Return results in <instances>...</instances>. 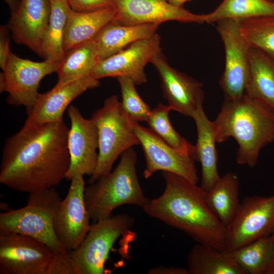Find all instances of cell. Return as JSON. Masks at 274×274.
<instances>
[{"instance_id": "6da1fadb", "label": "cell", "mask_w": 274, "mask_h": 274, "mask_svg": "<svg viewBox=\"0 0 274 274\" xmlns=\"http://www.w3.org/2000/svg\"><path fill=\"white\" fill-rule=\"evenodd\" d=\"M68 132L63 119L44 124L24 123L5 141L0 183L29 194L55 187L65 179L70 166Z\"/></svg>"}, {"instance_id": "7a4b0ae2", "label": "cell", "mask_w": 274, "mask_h": 274, "mask_svg": "<svg viewBox=\"0 0 274 274\" xmlns=\"http://www.w3.org/2000/svg\"><path fill=\"white\" fill-rule=\"evenodd\" d=\"M163 192L143 208L149 216L179 229L197 243L227 252L226 227L208 203L206 192L182 177L162 172Z\"/></svg>"}, {"instance_id": "3957f363", "label": "cell", "mask_w": 274, "mask_h": 274, "mask_svg": "<svg viewBox=\"0 0 274 274\" xmlns=\"http://www.w3.org/2000/svg\"><path fill=\"white\" fill-rule=\"evenodd\" d=\"M212 122L217 143L231 137L236 141V160L240 165L256 166L260 150L274 141V112L245 93L224 99Z\"/></svg>"}, {"instance_id": "277c9868", "label": "cell", "mask_w": 274, "mask_h": 274, "mask_svg": "<svg viewBox=\"0 0 274 274\" xmlns=\"http://www.w3.org/2000/svg\"><path fill=\"white\" fill-rule=\"evenodd\" d=\"M137 154L130 148L122 154L115 168L85 188L84 198L92 223L112 216L124 204L142 207L150 199L143 193L136 170Z\"/></svg>"}, {"instance_id": "5b68a950", "label": "cell", "mask_w": 274, "mask_h": 274, "mask_svg": "<svg viewBox=\"0 0 274 274\" xmlns=\"http://www.w3.org/2000/svg\"><path fill=\"white\" fill-rule=\"evenodd\" d=\"M0 274H80L68 254L16 233L0 234Z\"/></svg>"}, {"instance_id": "8992f818", "label": "cell", "mask_w": 274, "mask_h": 274, "mask_svg": "<svg viewBox=\"0 0 274 274\" xmlns=\"http://www.w3.org/2000/svg\"><path fill=\"white\" fill-rule=\"evenodd\" d=\"M90 119L97 129L98 158L95 171L87 182L89 185L109 174L116 160L124 151L140 145L133 121L117 95L106 98L103 106L92 114Z\"/></svg>"}, {"instance_id": "52a82bcc", "label": "cell", "mask_w": 274, "mask_h": 274, "mask_svg": "<svg viewBox=\"0 0 274 274\" xmlns=\"http://www.w3.org/2000/svg\"><path fill=\"white\" fill-rule=\"evenodd\" d=\"M61 201L55 187L29 194L25 206L0 214V234L26 235L43 243L56 253L68 254L54 229V218Z\"/></svg>"}, {"instance_id": "ba28073f", "label": "cell", "mask_w": 274, "mask_h": 274, "mask_svg": "<svg viewBox=\"0 0 274 274\" xmlns=\"http://www.w3.org/2000/svg\"><path fill=\"white\" fill-rule=\"evenodd\" d=\"M134 225V218L121 213L92 223L80 246L68 252L80 274H101L115 242Z\"/></svg>"}, {"instance_id": "9c48e42d", "label": "cell", "mask_w": 274, "mask_h": 274, "mask_svg": "<svg viewBox=\"0 0 274 274\" xmlns=\"http://www.w3.org/2000/svg\"><path fill=\"white\" fill-rule=\"evenodd\" d=\"M133 124L145 158L146 168L143 173L145 179L161 170L175 174L197 184L199 177L195 163L194 146L191 142H188L180 148H175L150 128L133 121Z\"/></svg>"}, {"instance_id": "30bf717a", "label": "cell", "mask_w": 274, "mask_h": 274, "mask_svg": "<svg viewBox=\"0 0 274 274\" xmlns=\"http://www.w3.org/2000/svg\"><path fill=\"white\" fill-rule=\"evenodd\" d=\"M60 61L44 60L33 61L10 52L5 68L0 73V92L8 93L10 105L24 107L28 114L38 97L41 80L57 72Z\"/></svg>"}, {"instance_id": "8fae6325", "label": "cell", "mask_w": 274, "mask_h": 274, "mask_svg": "<svg viewBox=\"0 0 274 274\" xmlns=\"http://www.w3.org/2000/svg\"><path fill=\"white\" fill-rule=\"evenodd\" d=\"M216 29L224 45V70L219 81L225 99L245 93L249 76L250 46L243 37L239 21L225 19L217 22Z\"/></svg>"}, {"instance_id": "7c38bea8", "label": "cell", "mask_w": 274, "mask_h": 274, "mask_svg": "<svg viewBox=\"0 0 274 274\" xmlns=\"http://www.w3.org/2000/svg\"><path fill=\"white\" fill-rule=\"evenodd\" d=\"M227 252H230L274 231V195L246 196L226 227Z\"/></svg>"}, {"instance_id": "4fadbf2b", "label": "cell", "mask_w": 274, "mask_h": 274, "mask_svg": "<svg viewBox=\"0 0 274 274\" xmlns=\"http://www.w3.org/2000/svg\"><path fill=\"white\" fill-rule=\"evenodd\" d=\"M71 181L68 192L60 203L53 223L57 238L68 253L80 246L91 226L84 198L83 176L77 175Z\"/></svg>"}, {"instance_id": "5bb4252c", "label": "cell", "mask_w": 274, "mask_h": 274, "mask_svg": "<svg viewBox=\"0 0 274 274\" xmlns=\"http://www.w3.org/2000/svg\"><path fill=\"white\" fill-rule=\"evenodd\" d=\"M161 52V38L156 33L100 60L91 76L98 80L124 76L131 79L136 85L146 83L147 78L145 66Z\"/></svg>"}, {"instance_id": "9a60e30c", "label": "cell", "mask_w": 274, "mask_h": 274, "mask_svg": "<svg viewBox=\"0 0 274 274\" xmlns=\"http://www.w3.org/2000/svg\"><path fill=\"white\" fill-rule=\"evenodd\" d=\"M67 115L71 122L67 140L70 163L65 179L71 180L77 175L93 174L98 158V138L94 122L85 118L76 107L70 106Z\"/></svg>"}, {"instance_id": "2e32d148", "label": "cell", "mask_w": 274, "mask_h": 274, "mask_svg": "<svg viewBox=\"0 0 274 274\" xmlns=\"http://www.w3.org/2000/svg\"><path fill=\"white\" fill-rule=\"evenodd\" d=\"M159 75L163 96L172 110L191 117L203 105L202 84L172 67L162 52L151 61Z\"/></svg>"}, {"instance_id": "e0dca14e", "label": "cell", "mask_w": 274, "mask_h": 274, "mask_svg": "<svg viewBox=\"0 0 274 274\" xmlns=\"http://www.w3.org/2000/svg\"><path fill=\"white\" fill-rule=\"evenodd\" d=\"M114 20L123 25L158 23L170 21L205 23V14L193 13L176 7L166 0H113Z\"/></svg>"}, {"instance_id": "ac0fdd59", "label": "cell", "mask_w": 274, "mask_h": 274, "mask_svg": "<svg viewBox=\"0 0 274 274\" xmlns=\"http://www.w3.org/2000/svg\"><path fill=\"white\" fill-rule=\"evenodd\" d=\"M51 13L50 0H21L7 24L17 44L41 57V46Z\"/></svg>"}, {"instance_id": "d6986e66", "label": "cell", "mask_w": 274, "mask_h": 274, "mask_svg": "<svg viewBox=\"0 0 274 274\" xmlns=\"http://www.w3.org/2000/svg\"><path fill=\"white\" fill-rule=\"evenodd\" d=\"M99 84V80L88 76L63 85H55L50 91L40 93L25 123L44 124L63 119L65 110L74 99Z\"/></svg>"}, {"instance_id": "ffe728a7", "label": "cell", "mask_w": 274, "mask_h": 274, "mask_svg": "<svg viewBox=\"0 0 274 274\" xmlns=\"http://www.w3.org/2000/svg\"><path fill=\"white\" fill-rule=\"evenodd\" d=\"M192 118L197 130V141L194 146L196 160L201 166V188L209 191L221 178L217 168L218 155L215 143H217L213 130V122L207 116L200 105Z\"/></svg>"}, {"instance_id": "44dd1931", "label": "cell", "mask_w": 274, "mask_h": 274, "mask_svg": "<svg viewBox=\"0 0 274 274\" xmlns=\"http://www.w3.org/2000/svg\"><path fill=\"white\" fill-rule=\"evenodd\" d=\"M160 24L145 23L123 25L112 21L107 24L95 38L100 60L124 49L139 40L156 33Z\"/></svg>"}, {"instance_id": "7402d4cb", "label": "cell", "mask_w": 274, "mask_h": 274, "mask_svg": "<svg viewBox=\"0 0 274 274\" xmlns=\"http://www.w3.org/2000/svg\"><path fill=\"white\" fill-rule=\"evenodd\" d=\"M114 8L90 12L70 10L65 27L63 47L65 52L95 39L101 30L114 20Z\"/></svg>"}, {"instance_id": "603a6c76", "label": "cell", "mask_w": 274, "mask_h": 274, "mask_svg": "<svg viewBox=\"0 0 274 274\" xmlns=\"http://www.w3.org/2000/svg\"><path fill=\"white\" fill-rule=\"evenodd\" d=\"M249 76L245 94L274 112V59L250 48Z\"/></svg>"}, {"instance_id": "cb8c5ba5", "label": "cell", "mask_w": 274, "mask_h": 274, "mask_svg": "<svg viewBox=\"0 0 274 274\" xmlns=\"http://www.w3.org/2000/svg\"><path fill=\"white\" fill-rule=\"evenodd\" d=\"M100 61L94 39L66 51L57 72L58 81L55 85L91 76Z\"/></svg>"}, {"instance_id": "d4e9b609", "label": "cell", "mask_w": 274, "mask_h": 274, "mask_svg": "<svg viewBox=\"0 0 274 274\" xmlns=\"http://www.w3.org/2000/svg\"><path fill=\"white\" fill-rule=\"evenodd\" d=\"M187 262L189 274H247L227 252L198 243L191 249Z\"/></svg>"}, {"instance_id": "484cf974", "label": "cell", "mask_w": 274, "mask_h": 274, "mask_svg": "<svg viewBox=\"0 0 274 274\" xmlns=\"http://www.w3.org/2000/svg\"><path fill=\"white\" fill-rule=\"evenodd\" d=\"M239 180L236 174L229 172L206 192V199L211 209L227 227L234 218L240 205Z\"/></svg>"}, {"instance_id": "4316f807", "label": "cell", "mask_w": 274, "mask_h": 274, "mask_svg": "<svg viewBox=\"0 0 274 274\" xmlns=\"http://www.w3.org/2000/svg\"><path fill=\"white\" fill-rule=\"evenodd\" d=\"M51 13L41 46L44 60L61 61L65 51L63 38L67 18L71 10L67 0H50Z\"/></svg>"}, {"instance_id": "83f0119b", "label": "cell", "mask_w": 274, "mask_h": 274, "mask_svg": "<svg viewBox=\"0 0 274 274\" xmlns=\"http://www.w3.org/2000/svg\"><path fill=\"white\" fill-rule=\"evenodd\" d=\"M274 15L273 0H223L212 12L205 14V23L225 19L241 21Z\"/></svg>"}, {"instance_id": "f1b7e54d", "label": "cell", "mask_w": 274, "mask_h": 274, "mask_svg": "<svg viewBox=\"0 0 274 274\" xmlns=\"http://www.w3.org/2000/svg\"><path fill=\"white\" fill-rule=\"evenodd\" d=\"M273 252V242L269 235L227 252L247 274H266Z\"/></svg>"}, {"instance_id": "f546056e", "label": "cell", "mask_w": 274, "mask_h": 274, "mask_svg": "<svg viewBox=\"0 0 274 274\" xmlns=\"http://www.w3.org/2000/svg\"><path fill=\"white\" fill-rule=\"evenodd\" d=\"M241 30L250 47L274 59V15L239 21Z\"/></svg>"}, {"instance_id": "4dcf8cb0", "label": "cell", "mask_w": 274, "mask_h": 274, "mask_svg": "<svg viewBox=\"0 0 274 274\" xmlns=\"http://www.w3.org/2000/svg\"><path fill=\"white\" fill-rule=\"evenodd\" d=\"M172 108L168 105L159 103L151 109L146 121L150 128L164 141L175 148H180L186 145L188 141L181 136L173 127L169 118Z\"/></svg>"}, {"instance_id": "1f68e13d", "label": "cell", "mask_w": 274, "mask_h": 274, "mask_svg": "<svg viewBox=\"0 0 274 274\" xmlns=\"http://www.w3.org/2000/svg\"><path fill=\"white\" fill-rule=\"evenodd\" d=\"M117 78L121 96V104L131 119L135 122H146L151 109L139 95L135 83L130 78L121 76Z\"/></svg>"}, {"instance_id": "d6a6232c", "label": "cell", "mask_w": 274, "mask_h": 274, "mask_svg": "<svg viewBox=\"0 0 274 274\" xmlns=\"http://www.w3.org/2000/svg\"><path fill=\"white\" fill-rule=\"evenodd\" d=\"M71 10L77 12H90L114 8L113 0H67Z\"/></svg>"}, {"instance_id": "836d02e7", "label": "cell", "mask_w": 274, "mask_h": 274, "mask_svg": "<svg viewBox=\"0 0 274 274\" xmlns=\"http://www.w3.org/2000/svg\"><path fill=\"white\" fill-rule=\"evenodd\" d=\"M10 31L7 25L0 26V67L3 70L11 52L10 48Z\"/></svg>"}, {"instance_id": "e575fe53", "label": "cell", "mask_w": 274, "mask_h": 274, "mask_svg": "<svg viewBox=\"0 0 274 274\" xmlns=\"http://www.w3.org/2000/svg\"><path fill=\"white\" fill-rule=\"evenodd\" d=\"M149 274H189L187 268L175 266L160 265L150 268Z\"/></svg>"}, {"instance_id": "d590c367", "label": "cell", "mask_w": 274, "mask_h": 274, "mask_svg": "<svg viewBox=\"0 0 274 274\" xmlns=\"http://www.w3.org/2000/svg\"><path fill=\"white\" fill-rule=\"evenodd\" d=\"M8 6L11 15L14 14L18 9L21 0H3Z\"/></svg>"}, {"instance_id": "8d00e7d4", "label": "cell", "mask_w": 274, "mask_h": 274, "mask_svg": "<svg viewBox=\"0 0 274 274\" xmlns=\"http://www.w3.org/2000/svg\"><path fill=\"white\" fill-rule=\"evenodd\" d=\"M271 237L273 245V252L272 259L266 271V274H274V231L271 235Z\"/></svg>"}, {"instance_id": "74e56055", "label": "cell", "mask_w": 274, "mask_h": 274, "mask_svg": "<svg viewBox=\"0 0 274 274\" xmlns=\"http://www.w3.org/2000/svg\"><path fill=\"white\" fill-rule=\"evenodd\" d=\"M170 5L176 7H183V5L192 0H166Z\"/></svg>"}, {"instance_id": "f35d334b", "label": "cell", "mask_w": 274, "mask_h": 274, "mask_svg": "<svg viewBox=\"0 0 274 274\" xmlns=\"http://www.w3.org/2000/svg\"><path fill=\"white\" fill-rule=\"evenodd\" d=\"M273 1H274V0H273Z\"/></svg>"}]
</instances>
